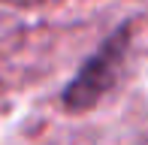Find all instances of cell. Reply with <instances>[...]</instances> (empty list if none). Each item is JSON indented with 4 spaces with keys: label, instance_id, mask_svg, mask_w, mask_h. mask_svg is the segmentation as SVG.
I'll return each instance as SVG.
<instances>
[{
    "label": "cell",
    "instance_id": "1",
    "mask_svg": "<svg viewBox=\"0 0 148 145\" xmlns=\"http://www.w3.org/2000/svg\"><path fill=\"white\" fill-rule=\"evenodd\" d=\"M124 42H127V34H118V36H112L97 55H91V61L82 67V72L76 76V82L70 85V91H64V103L70 109L94 106V100L103 94V88L109 85V79L115 76V67L121 61Z\"/></svg>",
    "mask_w": 148,
    "mask_h": 145
}]
</instances>
